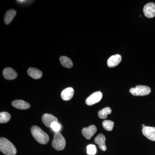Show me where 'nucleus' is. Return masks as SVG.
Here are the masks:
<instances>
[{"label": "nucleus", "instance_id": "obj_17", "mask_svg": "<svg viewBox=\"0 0 155 155\" xmlns=\"http://www.w3.org/2000/svg\"><path fill=\"white\" fill-rule=\"evenodd\" d=\"M60 61L62 66L65 68H71L73 66V63L71 59L66 56H61L60 57Z\"/></svg>", "mask_w": 155, "mask_h": 155}, {"label": "nucleus", "instance_id": "obj_21", "mask_svg": "<svg viewBox=\"0 0 155 155\" xmlns=\"http://www.w3.org/2000/svg\"><path fill=\"white\" fill-rule=\"evenodd\" d=\"M87 153L89 155H94L96 153L97 149L95 146L93 144L89 145L87 146Z\"/></svg>", "mask_w": 155, "mask_h": 155}, {"label": "nucleus", "instance_id": "obj_5", "mask_svg": "<svg viewBox=\"0 0 155 155\" xmlns=\"http://www.w3.org/2000/svg\"><path fill=\"white\" fill-rule=\"evenodd\" d=\"M102 93L101 91L95 92L86 99L85 102L87 105H93L100 102L102 98Z\"/></svg>", "mask_w": 155, "mask_h": 155}, {"label": "nucleus", "instance_id": "obj_11", "mask_svg": "<svg viewBox=\"0 0 155 155\" xmlns=\"http://www.w3.org/2000/svg\"><path fill=\"white\" fill-rule=\"evenodd\" d=\"M12 105L14 107L19 110H25L30 107V105L23 100H18L13 101Z\"/></svg>", "mask_w": 155, "mask_h": 155}, {"label": "nucleus", "instance_id": "obj_20", "mask_svg": "<svg viewBox=\"0 0 155 155\" xmlns=\"http://www.w3.org/2000/svg\"><path fill=\"white\" fill-rule=\"evenodd\" d=\"M114 125V122L110 120H107L103 121L102 125L105 130L111 131L113 130Z\"/></svg>", "mask_w": 155, "mask_h": 155}, {"label": "nucleus", "instance_id": "obj_12", "mask_svg": "<svg viewBox=\"0 0 155 155\" xmlns=\"http://www.w3.org/2000/svg\"><path fill=\"white\" fill-rule=\"evenodd\" d=\"M122 57L119 54L111 56L108 59L107 65L109 67H114L117 66L121 62Z\"/></svg>", "mask_w": 155, "mask_h": 155}, {"label": "nucleus", "instance_id": "obj_19", "mask_svg": "<svg viewBox=\"0 0 155 155\" xmlns=\"http://www.w3.org/2000/svg\"><path fill=\"white\" fill-rule=\"evenodd\" d=\"M11 118V115L8 112H1L0 113V123H7L10 121Z\"/></svg>", "mask_w": 155, "mask_h": 155}, {"label": "nucleus", "instance_id": "obj_10", "mask_svg": "<svg viewBox=\"0 0 155 155\" xmlns=\"http://www.w3.org/2000/svg\"><path fill=\"white\" fill-rule=\"evenodd\" d=\"M3 75L7 80H13L17 78V73L14 69L10 67H8L3 70Z\"/></svg>", "mask_w": 155, "mask_h": 155}, {"label": "nucleus", "instance_id": "obj_14", "mask_svg": "<svg viewBox=\"0 0 155 155\" xmlns=\"http://www.w3.org/2000/svg\"><path fill=\"white\" fill-rule=\"evenodd\" d=\"M74 94V90L72 87H67L61 93V97L64 101H69L72 98Z\"/></svg>", "mask_w": 155, "mask_h": 155}, {"label": "nucleus", "instance_id": "obj_18", "mask_svg": "<svg viewBox=\"0 0 155 155\" xmlns=\"http://www.w3.org/2000/svg\"><path fill=\"white\" fill-rule=\"evenodd\" d=\"M112 113V110L109 107H106L98 112V115L99 117L101 119H106L107 117V115H110Z\"/></svg>", "mask_w": 155, "mask_h": 155}, {"label": "nucleus", "instance_id": "obj_6", "mask_svg": "<svg viewBox=\"0 0 155 155\" xmlns=\"http://www.w3.org/2000/svg\"><path fill=\"white\" fill-rule=\"evenodd\" d=\"M145 16L147 18H152L155 17V3H148L144 6L143 9Z\"/></svg>", "mask_w": 155, "mask_h": 155}, {"label": "nucleus", "instance_id": "obj_13", "mask_svg": "<svg viewBox=\"0 0 155 155\" xmlns=\"http://www.w3.org/2000/svg\"><path fill=\"white\" fill-rule=\"evenodd\" d=\"M106 137L102 134H100L94 139L96 143L98 145L100 148L102 150L105 151L107 150V147L105 144Z\"/></svg>", "mask_w": 155, "mask_h": 155}, {"label": "nucleus", "instance_id": "obj_15", "mask_svg": "<svg viewBox=\"0 0 155 155\" xmlns=\"http://www.w3.org/2000/svg\"><path fill=\"white\" fill-rule=\"evenodd\" d=\"M27 73L29 76L34 79H39L42 76V72L41 71L33 67L28 68Z\"/></svg>", "mask_w": 155, "mask_h": 155}, {"label": "nucleus", "instance_id": "obj_7", "mask_svg": "<svg viewBox=\"0 0 155 155\" xmlns=\"http://www.w3.org/2000/svg\"><path fill=\"white\" fill-rule=\"evenodd\" d=\"M97 127L94 125H90L88 127H84L81 133L86 139L90 140L96 133Z\"/></svg>", "mask_w": 155, "mask_h": 155}, {"label": "nucleus", "instance_id": "obj_23", "mask_svg": "<svg viewBox=\"0 0 155 155\" xmlns=\"http://www.w3.org/2000/svg\"><path fill=\"white\" fill-rule=\"evenodd\" d=\"M142 127H143H143H146L145 125L144 124H143Z\"/></svg>", "mask_w": 155, "mask_h": 155}, {"label": "nucleus", "instance_id": "obj_1", "mask_svg": "<svg viewBox=\"0 0 155 155\" xmlns=\"http://www.w3.org/2000/svg\"><path fill=\"white\" fill-rule=\"evenodd\" d=\"M31 132L34 138L38 142L41 144H45L48 142L49 137L40 127L34 125L31 129Z\"/></svg>", "mask_w": 155, "mask_h": 155}, {"label": "nucleus", "instance_id": "obj_22", "mask_svg": "<svg viewBox=\"0 0 155 155\" xmlns=\"http://www.w3.org/2000/svg\"><path fill=\"white\" fill-rule=\"evenodd\" d=\"M51 127L52 129L56 132H58L61 129V125L58 123V122L53 123L51 125Z\"/></svg>", "mask_w": 155, "mask_h": 155}, {"label": "nucleus", "instance_id": "obj_9", "mask_svg": "<svg viewBox=\"0 0 155 155\" xmlns=\"http://www.w3.org/2000/svg\"><path fill=\"white\" fill-rule=\"evenodd\" d=\"M143 135L152 141H155V127L146 126L143 128Z\"/></svg>", "mask_w": 155, "mask_h": 155}, {"label": "nucleus", "instance_id": "obj_8", "mask_svg": "<svg viewBox=\"0 0 155 155\" xmlns=\"http://www.w3.org/2000/svg\"><path fill=\"white\" fill-rule=\"evenodd\" d=\"M42 121L46 127H51L53 123L58 122V119L51 114H46L43 115Z\"/></svg>", "mask_w": 155, "mask_h": 155}, {"label": "nucleus", "instance_id": "obj_2", "mask_svg": "<svg viewBox=\"0 0 155 155\" xmlns=\"http://www.w3.org/2000/svg\"><path fill=\"white\" fill-rule=\"evenodd\" d=\"M0 150L6 155H15L17 153V149L14 145L4 137L0 138Z\"/></svg>", "mask_w": 155, "mask_h": 155}, {"label": "nucleus", "instance_id": "obj_3", "mask_svg": "<svg viewBox=\"0 0 155 155\" xmlns=\"http://www.w3.org/2000/svg\"><path fill=\"white\" fill-rule=\"evenodd\" d=\"M66 140L60 132H56L52 142V146L56 150L61 151L66 147Z\"/></svg>", "mask_w": 155, "mask_h": 155}, {"label": "nucleus", "instance_id": "obj_16", "mask_svg": "<svg viewBox=\"0 0 155 155\" xmlns=\"http://www.w3.org/2000/svg\"><path fill=\"white\" fill-rule=\"evenodd\" d=\"M17 14V12L14 9H11L7 11L4 17V21L7 25L10 24Z\"/></svg>", "mask_w": 155, "mask_h": 155}, {"label": "nucleus", "instance_id": "obj_4", "mask_svg": "<svg viewBox=\"0 0 155 155\" xmlns=\"http://www.w3.org/2000/svg\"><path fill=\"white\" fill-rule=\"evenodd\" d=\"M129 91L133 96H143L150 93L151 89L145 85H137L135 87L130 88Z\"/></svg>", "mask_w": 155, "mask_h": 155}]
</instances>
